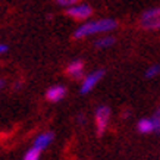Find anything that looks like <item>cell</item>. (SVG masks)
I'll return each mask as SVG.
<instances>
[{
  "instance_id": "obj_1",
  "label": "cell",
  "mask_w": 160,
  "mask_h": 160,
  "mask_svg": "<svg viewBox=\"0 0 160 160\" xmlns=\"http://www.w3.org/2000/svg\"><path fill=\"white\" fill-rule=\"evenodd\" d=\"M118 27V22L115 19H97L91 21L87 24L81 25L79 28L75 31L73 37L75 38H82V37H88L91 34H98V32H109L112 29H115Z\"/></svg>"
},
{
  "instance_id": "obj_2",
  "label": "cell",
  "mask_w": 160,
  "mask_h": 160,
  "mask_svg": "<svg viewBox=\"0 0 160 160\" xmlns=\"http://www.w3.org/2000/svg\"><path fill=\"white\" fill-rule=\"evenodd\" d=\"M140 27L144 29H160V8L150 9L141 15Z\"/></svg>"
},
{
  "instance_id": "obj_3",
  "label": "cell",
  "mask_w": 160,
  "mask_h": 160,
  "mask_svg": "<svg viewBox=\"0 0 160 160\" xmlns=\"http://www.w3.org/2000/svg\"><path fill=\"white\" fill-rule=\"evenodd\" d=\"M109 121H110V109L107 106H100L96 110V128L98 135H102L107 129Z\"/></svg>"
},
{
  "instance_id": "obj_4",
  "label": "cell",
  "mask_w": 160,
  "mask_h": 160,
  "mask_svg": "<svg viewBox=\"0 0 160 160\" xmlns=\"http://www.w3.org/2000/svg\"><path fill=\"white\" fill-rule=\"evenodd\" d=\"M91 13H92L91 6L85 5V3L69 6L68 10H66V15H69L71 18H73V19H78V21L87 19V18H90V16H91Z\"/></svg>"
},
{
  "instance_id": "obj_5",
  "label": "cell",
  "mask_w": 160,
  "mask_h": 160,
  "mask_svg": "<svg viewBox=\"0 0 160 160\" xmlns=\"http://www.w3.org/2000/svg\"><path fill=\"white\" fill-rule=\"evenodd\" d=\"M103 75H104V71H103V69H98L96 72H91L90 75H87L85 79L82 81V84H81V90H79L81 94H87L88 91H91L92 88L96 87V84L103 78Z\"/></svg>"
},
{
  "instance_id": "obj_6",
  "label": "cell",
  "mask_w": 160,
  "mask_h": 160,
  "mask_svg": "<svg viewBox=\"0 0 160 160\" xmlns=\"http://www.w3.org/2000/svg\"><path fill=\"white\" fill-rule=\"evenodd\" d=\"M65 96H66V88L63 87V85H54V87H50L46 91V98L53 103L60 102Z\"/></svg>"
},
{
  "instance_id": "obj_7",
  "label": "cell",
  "mask_w": 160,
  "mask_h": 160,
  "mask_svg": "<svg viewBox=\"0 0 160 160\" xmlns=\"http://www.w3.org/2000/svg\"><path fill=\"white\" fill-rule=\"evenodd\" d=\"M66 73L72 79H81L84 75V62L82 60H73L72 63H69V66L66 68Z\"/></svg>"
},
{
  "instance_id": "obj_8",
  "label": "cell",
  "mask_w": 160,
  "mask_h": 160,
  "mask_svg": "<svg viewBox=\"0 0 160 160\" xmlns=\"http://www.w3.org/2000/svg\"><path fill=\"white\" fill-rule=\"evenodd\" d=\"M54 135L53 132H44V134H40L37 138L34 140V147L40 148V150H44L46 147L50 146V142L53 141Z\"/></svg>"
},
{
  "instance_id": "obj_9",
  "label": "cell",
  "mask_w": 160,
  "mask_h": 160,
  "mask_svg": "<svg viewBox=\"0 0 160 160\" xmlns=\"http://www.w3.org/2000/svg\"><path fill=\"white\" fill-rule=\"evenodd\" d=\"M137 129L141 134H150V132H153V122H151V119H141L137 123Z\"/></svg>"
},
{
  "instance_id": "obj_10",
  "label": "cell",
  "mask_w": 160,
  "mask_h": 160,
  "mask_svg": "<svg viewBox=\"0 0 160 160\" xmlns=\"http://www.w3.org/2000/svg\"><path fill=\"white\" fill-rule=\"evenodd\" d=\"M40 154H41V150L37 148V147H31L27 153L24 154V160H38L40 159Z\"/></svg>"
},
{
  "instance_id": "obj_11",
  "label": "cell",
  "mask_w": 160,
  "mask_h": 160,
  "mask_svg": "<svg viewBox=\"0 0 160 160\" xmlns=\"http://www.w3.org/2000/svg\"><path fill=\"white\" fill-rule=\"evenodd\" d=\"M115 43V38H112V37H103V38H100V40H97L96 41V47H109V46H112V44Z\"/></svg>"
},
{
  "instance_id": "obj_12",
  "label": "cell",
  "mask_w": 160,
  "mask_h": 160,
  "mask_svg": "<svg viewBox=\"0 0 160 160\" xmlns=\"http://www.w3.org/2000/svg\"><path fill=\"white\" fill-rule=\"evenodd\" d=\"M151 122H153V132L160 134V110L154 113V116L151 118Z\"/></svg>"
},
{
  "instance_id": "obj_13",
  "label": "cell",
  "mask_w": 160,
  "mask_h": 160,
  "mask_svg": "<svg viewBox=\"0 0 160 160\" xmlns=\"http://www.w3.org/2000/svg\"><path fill=\"white\" fill-rule=\"evenodd\" d=\"M159 73H160V65H153V66H150V68L147 69L146 77L153 78V77H156V75H159Z\"/></svg>"
},
{
  "instance_id": "obj_14",
  "label": "cell",
  "mask_w": 160,
  "mask_h": 160,
  "mask_svg": "<svg viewBox=\"0 0 160 160\" xmlns=\"http://www.w3.org/2000/svg\"><path fill=\"white\" fill-rule=\"evenodd\" d=\"M60 6H66V8H69V6H73L75 3H77L78 0H56Z\"/></svg>"
},
{
  "instance_id": "obj_15",
  "label": "cell",
  "mask_w": 160,
  "mask_h": 160,
  "mask_svg": "<svg viewBox=\"0 0 160 160\" xmlns=\"http://www.w3.org/2000/svg\"><path fill=\"white\" fill-rule=\"evenodd\" d=\"M5 52H8V46L3 43H0V54L2 53H5Z\"/></svg>"
},
{
  "instance_id": "obj_16",
  "label": "cell",
  "mask_w": 160,
  "mask_h": 160,
  "mask_svg": "<svg viewBox=\"0 0 160 160\" xmlns=\"http://www.w3.org/2000/svg\"><path fill=\"white\" fill-rule=\"evenodd\" d=\"M5 87V81H3V79H2V78H0V90H2V88Z\"/></svg>"
}]
</instances>
